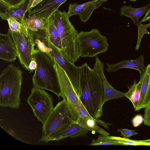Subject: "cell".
Wrapping results in <instances>:
<instances>
[{"label":"cell","instance_id":"6da1fadb","mask_svg":"<svg viewBox=\"0 0 150 150\" xmlns=\"http://www.w3.org/2000/svg\"><path fill=\"white\" fill-rule=\"evenodd\" d=\"M80 67V83L82 92L80 100L90 115L98 120L103 115V106L104 103L103 82L87 62Z\"/></svg>","mask_w":150,"mask_h":150},{"label":"cell","instance_id":"7a4b0ae2","mask_svg":"<svg viewBox=\"0 0 150 150\" xmlns=\"http://www.w3.org/2000/svg\"><path fill=\"white\" fill-rule=\"evenodd\" d=\"M32 55L37 63L32 77L34 86L50 91L60 98V87L54 58L48 53L34 47Z\"/></svg>","mask_w":150,"mask_h":150},{"label":"cell","instance_id":"3957f363","mask_svg":"<svg viewBox=\"0 0 150 150\" xmlns=\"http://www.w3.org/2000/svg\"><path fill=\"white\" fill-rule=\"evenodd\" d=\"M18 67L10 64L0 75V106L19 109L21 105L20 95L23 77Z\"/></svg>","mask_w":150,"mask_h":150},{"label":"cell","instance_id":"277c9868","mask_svg":"<svg viewBox=\"0 0 150 150\" xmlns=\"http://www.w3.org/2000/svg\"><path fill=\"white\" fill-rule=\"evenodd\" d=\"M67 12L59 10L49 18L57 28L59 34L62 47L61 53L72 63L79 58L77 42L78 31L69 20Z\"/></svg>","mask_w":150,"mask_h":150},{"label":"cell","instance_id":"5b68a950","mask_svg":"<svg viewBox=\"0 0 150 150\" xmlns=\"http://www.w3.org/2000/svg\"><path fill=\"white\" fill-rule=\"evenodd\" d=\"M77 42L79 56L81 57L92 58L106 52L109 46L106 37L102 35L97 29L78 33Z\"/></svg>","mask_w":150,"mask_h":150},{"label":"cell","instance_id":"8992f818","mask_svg":"<svg viewBox=\"0 0 150 150\" xmlns=\"http://www.w3.org/2000/svg\"><path fill=\"white\" fill-rule=\"evenodd\" d=\"M74 122L64 100L59 101L42 124V133L39 141L45 142L59 129Z\"/></svg>","mask_w":150,"mask_h":150},{"label":"cell","instance_id":"52a82bcc","mask_svg":"<svg viewBox=\"0 0 150 150\" xmlns=\"http://www.w3.org/2000/svg\"><path fill=\"white\" fill-rule=\"evenodd\" d=\"M53 58L60 84L61 97L66 104L72 120L76 123L79 117L78 110L81 103L80 98L65 71Z\"/></svg>","mask_w":150,"mask_h":150},{"label":"cell","instance_id":"ba28073f","mask_svg":"<svg viewBox=\"0 0 150 150\" xmlns=\"http://www.w3.org/2000/svg\"><path fill=\"white\" fill-rule=\"evenodd\" d=\"M8 32L14 42L20 63L23 68L29 71V65L33 59L32 52L34 41L32 34L24 24L20 32L15 33L9 28Z\"/></svg>","mask_w":150,"mask_h":150},{"label":"cell","instance_id":"9c48e42d","mask_svg":"<svg viewBox=\"0 0 150 150\" xmlns=\"http://www.w3.org/2000/svg\"><path fill=\"white\" fill-rule=\"evenodd\" d=\"M27 101L35 116L43 124L54 108L51 95L44 89L34 86Z\"/></svg>","mask_w":150,"mask_h":150},{"label":"cell","instance_id":"30bf717a","mask_svg":"<svg viewBox=\"0 0 150 150\" xmlns=\"http://www.w3.org/2000/svg\"><path fill=\"white\" fill-rule=\"evenodd\" d=\"M48 47V53L59 65L65 71L75 90L80 98L82 89L80 83V67L76 66L66 59L59 50L46 38L44 41Z\"/></svg>","mask_w":150,"mask_h":150},{"label":"cell","instance_id":"8fae6325","mask_svg":"<svg viewBox=\"0 0 150 150\" xmlns=\"http://www.w3.org/2000/svg\"><path fill=\"white\" fill-rule=\"evenodd\" d=\"M95 57V61L93 69L99 76L103 83L104 103L109 100L124 96L125 93L115 89L108 82L104 73V67L103 63L99 59L97 55Z\"/></svg>","mask_w":150,"mask_h":150},{"label":"cell","instance_id":"7c38bea8","mask_svg":"<svg viewBox=\"0 0 150 150\" xmlns=\"http://www.w3.org/2000/svg\"><path fill=\"white\" fill-rule=\"evenodd\" d=\"M17 57L16 48L10 34H0V58L5 61L11 62Z\"/></svg>","mask_w":150,"mask_h":150},{"label":"cell","instance_id":"4fadbf2b","mask_svg":"<svg viewBox=\"0 0 150 150\" xmlns=\"http://www.w3.org/2000/svg\"><path fill=\"white\" fill-rule=\"evenodd\" d=\"M81 117H79L76 123L80 125L86 130L98 133L101 134L109 135V134L99 127L98 124L109 129L108 125H111V124L105 122L99 119L96 120L94 119L86 110L83 111Z\"/></svg>","mask_w":150,"mask_h":150},{"label":"cell","instance_id":"5bb4252c","mask_svg":"<svg viewBox=\"0 0 150 150\" xmlns=\"http://www.w3.org/2000/svg\"><path fill=\"white\" fill-rule=\"evenodd\" d=\"M30 0H26L21 5L16 7H8L0 5V16L4 20L9 18L14 19L21 24H23L25 14Z\"/></svg>","mask_w":150,"mask_h":150},{"label":"cell","instance_id":"9a60e30c","mask_svg":"<svg viewBox=\"0 0 150 150\" xmlns=\"http://www.w3.org/2000/svg\"><path fill=\"white\" fill-rule=\"evenodd\" d=\"M89 131L77 123L67 125L58 130L46 142L59 141L67 137L72 138L86 135Z\"/></svg>","mask_w":150,"mask_h":150},{"label":"cell","instance_id":"2e32d148","mask_svg":"<svg viewBox=\"0 0 150 150\" xmlns=\"http://www.w3.org/2000/svg\"><path fill=\"white\" fill-rule=\"evenodd\" d=\"M141 82L140 96L135 111L145 108L150 103V63L139 80Z\"/></svg>","mask_w":150,"mask_h":150},{"label":"cell","instance_id":"e0dca14e","mask_svg":"<svg viewBox=\"0 0 150 150\" xmlns=\"http://www.w3.org/2000/svg\"><path fill=\"white\" fill-rule=\"evenodd\" d=\"M49 21V19L33 15L26 18L23 24L27 29L34 32L39 36L45 39Z\"/></svg>","mask_w":150,"mask_h":150},{"label":"cell","instance_id":"ac0fdd59","mask_svg":"<svg viewBox=\"0 0 150 150\" xmlns=\"http://www.w3.org/2000/svg\"><path fill=\"white\" fill-rule=\"evenodd\" d=\"M144 56L141 55L135 60H123L118 63L112 64L107 63V68L106 70L108 72H115L119 69L123 68L134 69L139 72L140 78H141L146 68V67L144 65Z\"/></svg>","mask_w":150,"mask_h":150},{"label":"cell","instance_id":"d6986e66","mask_svg":"<svg viewBox=\"0 0 150 150\" xmlns=\"http://www.w3.org/2000/svg\"><path fill=\"white\" fill-rule=\"evenodd\" d=\"M150 7V3L146 6L139 8H133L131 6H124L120 8V15L130 18L134 24L137 25L141 23L139 21L140 18L146 13Z\"/></svg>","mask_w":150,"mask_h":150},{"label":"cell","instance_id":"ffe728a7","mask_svg":"<svg viewBox=\"0 0 150 150\" xmlns=\"http://www.w3.org/2000/svg\"><path fill=\"white\" fill-rule=\"evenodd\" d=\"M49 24L46 32L47 38L61 52L62 50L60 38L55 26L52 21L49 18Z\"/></svg>","mask_w":150,"mask_h":150},{"label":"cell","instance_id":"44dd1931","mask_svg":"<svg viewBox=\"0 0 150 150\" xmlns=\"http://www.w3.org/2000/svg\"><path fill=\"white\" fill-rule=\"evenodd\" d=\"M141 82L139 81L138 83L134 80L133 83L128 87V91L124 93V96L128 98L132 103L134 108H137L140 97Z\"/></svg>","mask_w":150,"mask_h":150},{"label":"cell","instance_id":"7402d4cb","mask_svg":"<svg viewBox=\"0 0 150 150\" xmlns=\"http://www.w3.org/2000/svg\"><path fill=\"white\" fill-rule=\"evenodd\" d=\"M108 0H96L89 5L80 12L79 14L82 21L86 22L91 16L93 11L98 8L103 3Z\"/></svg>","mask_w":150,"mask_h":150},{"label":"cell","instance_id":"603a6c76","mask_svg":"<svg viewBox=\"0 0 150 150\" xmlns=\"http://www.w3.org/2000/svg\"><path fill=\"white\" fill-rule=\"evenodd\" d=\"M90 146L120 145L113 136L101 134L98 135L97 139H93L89 144Z\"/></svg>","mask_w":150,"mask_h":150},{"label":"cell","instance_id":"cb8c5ba5","mask_svg":"<svg viewBox=\"0 0 150 150\" xmlns=\"http://www.w3.org/2000/svg\"><path fill=\"white\" fill-rule=\"evenodd\" d=\"M96 0H93L88 2L79 4L76 3H71L69 5V10L67 12L69 17L72 16L78 15L79 13L86 7L89 5Z\"/></svg>","mask_w":150,"mask_h":150},{"label":"cell","instance_id":"d4e9b609","mask_svg":"<svg viewBox=\"0 0 150 150\" xmlns=\"http://www.w3.org/2000/svg\"><path fill=\"white\" fill-rule=\"evenodd\" d=\"M113 137L120 144V145L148 146L147 144L143 140H134L115 136H113Z\"/></svg>","mask_w":150,"mask_h":150},{"label":"cell","instance_id":"484cf974","mask_svg":"<svg viewBox=\"0 0 150 150\" xmlns=\"http://www.w3.org/2000/svg\"><path fill=\"white\" fill-rule=\"evenodd\" d=\"M138 28V38L135 50L139 49L142 38L145 33H150L146 30L147 28L150 27V23L146 25H142L141 23H139L137 25Z\"/></svg>","mask_w":150,"mask_h":150},{"label":"cell","instance_id":"4316f807","mask_svg":"<svg viewBox=\"0 0 150 150\" xmlns=\"http://www.w3.org/2000/svg\"><path fill=\"white\" fill-rule=\"evenodd\" d=\"M7 20L9 28L11 30L15 33H18L21 31L23 24H21L16 20L12 18H9Z\"/></svg>","mask_w":150,"mask_h":150},{"label":"cell","instance_id":"83f0119b","mask_svg":"<svg viewBox=\"0 0 150 150\" xmlns=\"http://www.w3.org/2000/svg\"><path fill=\"white\" fill-rule=\"evenodd\" d=\"M26 0H0V5L8 7H16Z\"/></svg>","mask_w":150,"mask_h":150},{"label":"cell","instance_id":"f1b7e54d","mask_svg":"<svg viewBox=\"0 0 150 150\" xmlns=\"http://www.w3.org/2000/svg\"><path fill=\"white\" fill-rule=\"evenodd\" d=\"M117 131L121 134L123 138L129 139L131 136L137 134L138 133L134 130H129L126 129H118Z\"/></svg>","mask_w":150,"mask_h":150},{"label":"cell","instance_id":"f546056e","mask_svg":"<svg viewBox=\"0 0 150 150\" xmlns=\"http://www.w3.org/2000/svg\"><path fill=\"white\" fill-rule=\"evenodd\" d=\"M144 125L150 126V103L145 108L144 115Z\"/></svg>","mask_w":150,"mask_h":150},{"label":"cell","instance_id":"4dcf8cb0","mask_svg":"<svg viewBox=\"0 0 150 150\" xmlns=\"http://www.w3.org/2000/svg\"><path fill=\"white\" fill-rule=\"evenodd\" d=\"M132 122L133 126L137 127L144 122V117L141 115H137L132 119Z\"/></svg>","mask_w":150,"mask_h":150},{"label":"cell","instance_id":"1f68e13d","mask_svg":"<svg viewBox=\"0 0 150 150\" xmlns=\"http://www.w3.org/2000/svg\"><path fill=\"white\" fill-rule=\"evenodd\" d=\"M55 1V0H43L39 4L37 5V7L34 9H37L40 8L52 3Z\"/></svg>","mask_w":150,"mask_h":150},{"label":"cell","instance_id":"d6a6232c","mask_svg":"<svg viewBox=\"0 0 150 150\" xmlns=\"http://www.w3.org/2000/svg\"><path fill=\"white\" fill-rule=\"evenodd\" d=\"M36 67L37 63L35 59L33 58V60L31 62L29 65V72L30 73L33 72L34 70L36 69Z\"/></svg>","mask_w":150,"mask_h":150},{"label":"cell","instance_id":"836d02e7","mask_svg":"<svg viewBox=\"0 0 150 150\" xmlns=\"http://www.w3.org/2000/svg\"><path fill=\"white\" fill-rule=\"evenodd\" d=\"M150 18V7L149 8L148 11L145 14V15L142 20L140 21L141 23L142 22H144L148 20V19Z\"/></svg>","mask_w":150,"mask_h":150},{"label":"cell","instance_id":"e575fe53","mask_svg":"<svg viewBox=\"0 0 150 150\" xmlns=\"http://www.w3.org/2000/svg\"><path fill=\"white\" fill-rule=\"evenodd\" d=\"M43 0H35L32 4L31 7V9L33 7L37 6Z\"/></svg>","mask_w":150,"mask_h":150},{"label":"cell","instance_id":"d590c367","mask_svg":"<svg viewBox=\"0 0 150 150\" xmlns=\"http://www.w3.org/2000/svg\"><path fill=\"white\" fill-rule=\"evenodd\" d=\"M35 0H30L29 3L28 4L27 11L29 13L31 10V6L32 4Z\"/></svg>","mask_w":150,"mask_h":150},{"label":"cell","instance_id":"8d00e7d4","mask_svg":"<svg viewBox=\"0 0 150 150\" xmlns=\"http://www.w3.org/2000/svg\"><path fill=\"white\" fill-rule=\"evenodd\" d=\"M143 141L146 143L148 144V146H150V139Z\"/></svg>","mask_w":150,"mask_h":150},{"label":"cell","instance_id":"74e56055","mask_svg":"<svg viewBox=\"0 0 150 150\" xmlns=\"http://www.w3.org/2000/svg\"><path fill=\"white\" fill-rule=\"evenodd\" d=\"M148 20L149 21V23H150V18L148 19Z\"/></svg>","mask_w":150,"mask_h":150},{"label":"cell","instance_id":"f35d334b","mask_svg":"<svg viewBox=\"0 0 150 150\" xmlns=\"http://www.w3.org/2000/svg\"><path fill=\"white\" fill-rule=\"evenodd\" d=\"M130 0L131 1H136L137 0Z\"/></svg>","mask_w":150,"mask_h":150},{"label":"cell","instance_id":"ab89813d","mask_svg":"<svg viewBox=\"0 0 150 150\" xmlns=\"http://www.w3.org/2000/svg\"><path fill=\"white\" fill-rule=\"evenodd\" d=\"M149 49H150V45H149Z\"/></svg>","mask_w":150,"mask_h":150}]
</instances>
